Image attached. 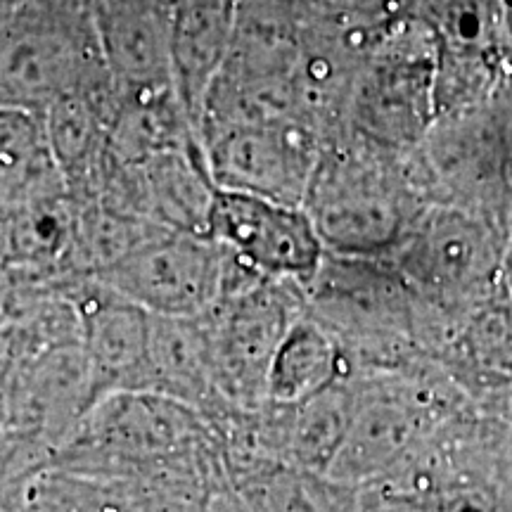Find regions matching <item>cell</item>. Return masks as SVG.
<instances>
[{"mask_svg": "<svg viewBox=\"0 0 512 512\" xmlns=\"http://www.w3.org/2000/svg\"><path fill=\"white\" fill-rule=\"evenodd\" d=\"M107 76L88 0H38L0 43V107L46 114L57 100Z\"/></svg>", "mask_w": 512, "mask_h": 512, "instance_id": "6da1fadb", "label": "cell"}, {"mask_svg": "<svg viewBox=\"0 0 512 512\" xmlns=\"http://www.w3.org/2000/svg\"><path fill=\"white\" fill-rule=\"evenodd\" d=\"M370 145L323 150L306 190L309 214L323 247L361 254L389 247L411 221L403 183Z\"/></svg>", "mask_w": 512, "mask_h": 512, "instance_id": "7a4b0ae2", "label": "cell"}, {"mask_svg": "<svg viewBox=\"0 0 512 512\" xmlns=\"http://www.w3.org/2000/svg\"><path fill=\"white\" fill-rule=\"evenodd\" d=\"M230 254L207 235L159 228L95 280L159 318H202L226 294Z\"/></svg>", "mask_w": 512, "mask_h": 512, "instance_id": "3957f363", "label": "cell"}, {"mask_svg": "<svg viewBox=\"0 0 512 512\" xmlns=\"http://www.w3.org/2000/svg\"><path fill=\"white\" fill-rule=\"evenodd\" d=\"M200 143L219 190L302 207L323 147L318 131L297 119L230 121L204 126Z\"/></svg>", "mask_w": 512, "mask_h": 512, "instance_id": "277c9868", "label": "cell"}, {"mask_svg": "<svg viewBox=\"0 0 512 512\" xmlns=\"http://www.w3.org/2000/svg\"><path fill=\"white\" fill-rule=\"evenodd\" d=\"M292 283L259 278L228 292L204 318L211 370L221 399L259 408L292 318Z\"/></svg>", "mask_w": 512, "mask_h": 512, "instance_id": "5b68a950", "label": "cell"}, {"mask_svg": "<svg viewBox=\"0 0 512 512\" xmlns=\"http://www.w3.org/2000/svg\"><path fill=\"white\" fill-rule=\"evenodd\" d=\"M209 238L266 280L309 283L323 264L325 247L302 207L245 192L216 190Z\"/></svg>", "mask_w": 512, "mask_h": 512, "instance_id": "8992f818", "label": "cell"}, {"mask_svg": "<svg viewBox=\"0 0 512 512\" xmlns=\"http://www.w3.org/2000/svg\"><path fill=\"white\" fill-rule=\"evenodd\" d=\"M88 12L117 93L176 88L174 0H88Z\"/></svg>", "mask_w": 512, "mask_h": 512, "instance_id": "52a82bcc", "label": "cell"}, {"mask_svg": "<svg viewBox=\"0 0 512 512\" xmlns=\"http://www.w3.org/2000/svg\"><path fill=\"white\" fill-rule=\"evenodd\" d=\"M427 69L401 38L370 53L349 98L351 124L363 143L392 150L413 140L422 128Z\"/></svg>", "mask_w": 512, "mask_h": 512, "instance_id": "ba28073f", "label": "cell"}, {"mask_svg": "<svg viewBox=\"0 0 512 512\" xmlns=\"http://www.w3.org/2000/svg\"><path fill=\"white\" fill-rule=\"evenodd\" d=\"M245 0H174V79L200 133L204 100L219 76Z\"/></svg>", "mask_w": 512, "mask_h": 512, "instance_id": "9c48e42d", "label": "cell"}, {"mask_svg": "<svg viewBox=\"0 0 512 512\" xmlns=\"http://www.w3.org/2000/svg\"><path fill=\"white\" fill-rule=\"evenodd\" d=\"M335 368L330 339L311 320H294L275 354L268 399L287 406L320 392Z\"/></svg>", "mask_w": 512, "mask_h": 512, "instance_id": "30bf717a", "label": "cell"}, {"mask_svg": "<svg viewBox=\"0 0 512 512\" xmlns=\"http://www.w3.org/2000/svg\"><path fill=\"white\" fill-rule=\"evenodd\" d=\"M344 3L356 5V8H363V5H370V3H387V0H344Z\"/></svg>", "mask_w": 512, "mask_h": 512, "instance_id": "8fae6325", "label": "cell"}]
</instances>
